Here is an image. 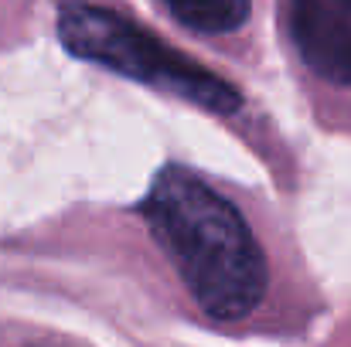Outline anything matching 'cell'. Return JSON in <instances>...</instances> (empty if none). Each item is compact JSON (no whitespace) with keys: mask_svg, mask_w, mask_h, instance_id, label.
<instances>
[{"mask_svg":"<svg viewBox=\"0 0 351 347\" xmlns=\"http://www.w3.org/2000/svg\"><path fill=\"white\" fill-rule=\"evenodd\" d=\"M58 38L75 58L103 65L123 79L143 82L164 96H178L208 113L229 116L242 106L235 86L110 7L65 0L58 7Z\"/></svg>","mask_w":351,"mask_h":347,"instance_id":"cell-2","label":"cell"},{"mask_svg":"<svg viewBox=\"0 0 351 347\" xmlns=\"http://www.w3.org/2000/svg\"><path fill=\"white\" fill-rule=\"evenodd\" d=\"M147 229L174 262L195 303L239 320L263 303L266 255L232 205L184 167H164L143 201Z\"/></svg>","mask_w":351,"mask_h":347,"instance_id":"cell-1","label":"cell"},{"mask_svg":"<svg viewBox=\"0 0 351 347\" xmlns=\"http://www.w3.org/2000/svg\"><path fill=\"white\" fill-rule=\"evenodd\" d=\"M164 7L202 34H229L249 17V0H164Z\"/></svg>","mask_w":351,"mask_h":347,"instance_id":"cell-4","label":"cell"},{"mask_svg":"<svg viewBox=\"0 0 351 347\" xmlns=\"http://www.w3.org/2000/svg\"><path fill=\"white\" fill-rule=\"evenodd\" d=\"M290 38L317 79L351 86V0H290Z\"/></svg>","mask_w":351,"mask_h":347,"instance_id":"cell-3","label":"cell"}]
</instances>
